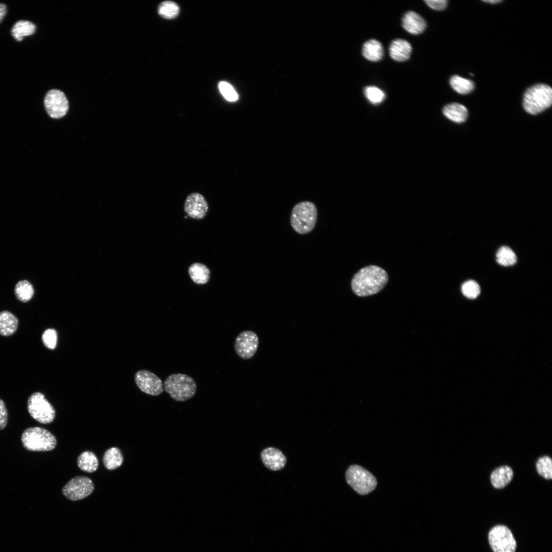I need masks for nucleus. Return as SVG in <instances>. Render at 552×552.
<instances>
[{"mask_svg": "<svg viewBox=\"0 0 552 552\" xmlns=\"http://www.w3.org/2000/svg\"><path fill=\"white\" fill-rule=\"evenodd\" d=\"M412 51L411 44L407 41L396 39L392 41L389 47L390 57L395 61L403 62L407 60Z\"/></svg>", "mask_w": 552, "mask_h": 552, "instance_id": "dca6fc26", "label": "nucleus"}, {"mask_svg": "<svg viewBox=\"0 0 552 552\" xmlns=\"http://www.w3.org/2000/svg\"><path fill=\"white\" fill-rule=\"evenodd\" d=\"M403 28L408 33L418 35L422 33L426 27L425 19L417 13L410 11L407 12L403 17Z\"/></svg>", "mask_w": 552, "mask_h": 552, "instance_id": "2eb2a0df", "label": "nucleus"}, {"mask_svg": "<svg viewBox=\"0 0 552 552\" xmlns=\"http://www.w3.org/2000/svg\"><path fill=\"white\" fill-rule=\"evenodd\" d=\"M135 381L139 389L151 396H158L164 390L161 379L148 370H140L135 374Z\"/></svg>", "mask_w": 552, "mask_h": 552, "instance_id": "f8f14e48", "label": "nucleus"}, {"mask_svg": "<svg viewBox=\"0 0 552 552\" xmlns=\"http://www.w3.org/2000/svg\"><path fill=\"white\" fill-rule=\"evenodd\" d=\"M489 541L494 552H515L516 548L512 532L504 525H497L491 530Z\"/></svg>", "mask_w": 552, "mask_h": 552, "instance_id": "6e6552de", "label": "nucleus"}, {"mask_svg": "<svg viewBox=\"0 0 552 552\" xmlns=\"http://www.w3.org/2000/svg\"><path fill=\"white\" fill-rule=\"evenodd\" d=\"M44 103L48 114L54 119L63 117L68 109V101L65 95L58 89L49 90L45 96Z\"/></svg>", "mask_w": 552, "mask_h": 552, "instance_id": "9b49d317", "label": "nucleus"}, {"mask_svg": "<svg viewBox=\"0 0 552 552\" xmlns=\"http://www.w3.org/2000/svg\"><path fill=\"white\" fill-rule=\"evenodd\" d=\"M424 2L431 9L439 11L445 9L448 3L447 0H426Z\"/></svg>", "mask_w": 552, "mask_h": 552, "instance_id": "f704fd0d", "label": "nucleus"}, {"mask_svg": "<svg viewBox=\"0 0 552 552\" xmlns=\"http://www.w3.org/2000/svg\"><path fill=\"white\" fill-rule=\"evenodd\" d=\"M158 12L165 18L172 19L179 14V8L177 4L173 2L166 1L159 5Z\"/></svg>", "mask_w": 552, "mask_h": 552, "instance_id": "cd10ccee", "label": "nucleus"}, {"mask_svg": "<svg viewBox=\"0 0 552 552\" xmlns=\"http://www.w3.org/2000/svg\"><path fill=\"white\" fill-rule=\"evenodd\" d=\"M552 103V89L545 84H537L528 88L523 96V105L530 114H537L549 107Z\"/></svg>", "mask_w": 552, "mask_h": 552, "instance_id": "20e7f679", "label": "nucleus"}, {"mask_svg": "<svg viewBox=\"0 0 552 552\" xmlns=\"http://www.w3.org/2000/svg\"><path fill=\"white\" fill-rule=\"evenodd\" d=\"M42 341L44 345L49 349H54L57 345V334L54 329H48L44 331L42 335Z\"/></svg>", "mask_w": 552, "mask_h": 552, "instance_id": "473e14b6", "label": "nucleus"}, {"mask_svg": "<svg viewBox=\"0 0 552 552\" xmlns=\"http://www.w3.org/2000/svg\"><path fill=\"white\" fill-rule=\"evenodd\" d=\"M259 345V338L256 333L247 330L241 332L236 338L234 348L242 359L247 360L256 354Z\"/></svg>", "mask_w": 552, "mask_h": 552, "instance_id": "9d476101", "label": "nucleus"}, {"mask_svg": "<svg viewBox=\"0 0 552 552\" xmlns=\"http://www.w3.org/2000/svg\"><path fill=\"white\" fill-rule=\"evenodd\" d=\"M388 280V274L384 269L376 265H369L355 274L351 281V288L356 295L367 296L380 292Z\"/></svg>", "mask_w": 552, "mask_h": 552, "instance_id": "f257e3e1", "label": "nucleus"}, {"mask_svg": "<svg viewBox=\"0 0 552 552\" xmlns=\"http://www.w3.org/2000/svg\"><path fill=\"white\" fill-rule=\"evenodd\" d=\"M261 458L264 466L272 471H278L283 468L286 463V458L278 449L267 447L261 453Z\"/></svg>", "mask_w": 552, "mask_h": 552, "instance_id": "4468645a", "label": "nucleus"}, {"mask_svg": "<svg viewBox=\"0 0 552 552\" xmlns=\"http://www.w3.org/2000/svg\"><path fill=\"white\" fill-rule=\"evenodd\" d=\"M539 474L546 479L552 478V461L550 457L544 456L539 458L536 463Z\"/></svg>", "mask_w": 552, "mask_h": 552, "instance_id": "c85d7f7f", "label": "nucleus"}, {"mask_svg": "<svg viewBox=\"0 0 552 552\" xmlns=\"http://www.w3.org/2000/svg\"><path fill=\"white\" fill-rule=\"evenodd\" d=\"M77 465L81 470L92 473L97 470L99 462L96 455L93 452L86 451L78 456Z\"/></svg>", "mask_w": 552, "mask_h": 552, "instance_id": "5701e85b", "label": "nucleus"}, {"mask_svg": "<svg viewBox=\"0 0 552 552\" xmlns=\"http://www.w3.org/2000/svg\"><path fill=\"white\" fill-rule=\"evenodd\" d=\"M197 384L191 376L181 373L168 376L164 382V388L172 399L183 402L193 398L197 392Z\"/></svg>", "mask_w": 552, "mask_h": 552, "instance_id": "f03ea898", "label": "nucleus"}, {"mask_svg": "<svg viewBox=\"0 0 552 552\" xmlns=\"http://www.w3.org/2000/svg\"><path fill=\"white\" fill-rule=\"evenodd\" d=\"M218 87L220 93L227 101L234 102L238 100V95L229 83L221 81L219 83Z\"/></svg>", "mask_w": 552, "mask_h": 552, "instance_id": "2f4dec72", "label": "nucleus"}, {"mask_svg": "<svg viewBox=\"0 0 552 552\" xmlns=\"http://www.w3.org/2000/svg\"><path fill=\"white\" fill-rule=\"evenodd\" d=\"M483 1L484 2L488 3H491V4H497V3H499L502 2V1H501V0H487V1Z\"/></svg>", "mask_w": 552, "mask_h": 552, "instance_id": "e433bc0d", "label": "nucleus"}, {"mask_svg": "<svg viewBox=\"0 0 552 552\" xmlns=\"http://www.w3.org/2000/svg\"><path fill=\"white\" fill-rule=\"evenodd\" d=\"M450 84L456 92L463 95L470 93L474 88V84L472 81L458 75L453 76L451 78Z\"/></svg>", "mask_w": 552, "mask_h": 552, "instance_id": "393cba45", "label": "nucleus"}, {"mask_svg": "<svg viewBox=\"0 0 552 552\" xmlns=\"http://www.w3.org/2000/svg\"><path fill=\"white\" fill-rule=\"evenodd\" d=\"M184 211L187 216L194 219H202L209 211L208 203L204 196L198 192L189 194L184 203Z\"/></svg>", "mask_w": 552, "mask_h": 552, "instance_id": "ddd939ff", "label": "nucleus"}, {"mask_svg": "<svg viewBox=\"0 0 552 552\" xmlns=\"http://www.w3.org/2000/svg\"><path fill=\"white\" fill-rule=\"evenodd\" d=\"M443 113L448 119L458 123L464 122L468 114L467 108L457 103H452L445 106L443 109Z\"/></svg>", "mask_w": 552, "mask_h": 552, "instance_id": "6ab92c4d", "label": "nucleus"}, {"mask_svg": "<svg viewBox=\"0 0 552 552\" xmlns=\"http://www.w3.org/2000/svg\"><path fill=\"white\" fill-rule=\"evenodd\" d=\"M36 29V26L32 22L28 20H19L13 26L11 30L12 35L17 41H21L24 37L33 34Z\"/></svg>", "mask_w": 552, "mask_h": 552, "instance_id": "b1692460", "label": "nucleus"}, {"mask_svg": "<svg viewBox=\"0 0 552 552\" xmlns=\"http://www.w3.org/2000/svg\"><path fill=\"white\" fill-rule=\"evenodd\" d=\"M7 12V8L5 4H0V22L3 20Z\"/></svg>", "mask_w": 552, "mask_h": 552, "instance_id": "c9c22d12", "label": "nucleus"}, {"mask_svg": "<svg viewBox=\"0 0 552 552\" xmlns=\"http://www.w3.org/2000/svg\"><path fill=\"white\" fill-rule=\"evenodd\" d=\"M14 292L18 300L22 302H27L32 298L34 289L30 282L27 280H21L16 285Z\"/></svg>", "mask_w": 552, "mask_h": 552, "instance_id": "a878e982", "label": "nucleus"}, {"mask_svg": "<svg viewBox=\"0 0 552 552\" xmlns=\"http://www.w3.org/2000/svg\"><path fill=\"white\" fill-rule=\"evenodd\" d=\"M8 422V411L4 402L0 399V430L4 429Z\"/></svg>", "mask_w": 552, "mask_h": 552, "instance_id": "72a5a7b5", "label": "nucleus"}, {"mask_svg": "<svg viewBox=\"0 0 552 552\" xmlns=\"http://www.w3.org/2000/svg\"><path fill=\"white\" fill-rule=\"evenodd\" d=\"M18 321L17 317L8 311L0 312V335L8 336L16 331Z\"/></svg>", "mask_w": 552, "mask_h": 552, "instance_id": "aec40b11", "label": "nucleus"}, {"mask_svg": "<svg viewBox=\"0 0 552 552\" xmlns=\"http://www.w3.org/2000/svg\"><path fill=\"white\" fill-rule=\"evenodd\" d=\"M513 472L511 467L503 466L495 469L491 474L492 486L496 489L505 487L512 480Z\"/></svg>", "mask_w": 552, "mask_h": 552, "instance_id": "f3484780", "label": "nucleus"}, {"mask_svg": "<svg viewBox=\"0 0 552 552\" xmlns=\"http://www.w3.org/2000/svg\"><path fill=\"white\" fill-rule=\"evenodd\" d=\"M21 440L24 448L31 451H51L57 445L55 436L47 429L39 427L25 429Z\"/></svg>", "mask_w": 552, "mask_h": 552, "instance_id": "39448f33", "label": "nucleus"}, {"mask_svg": "<svg viewBox=\"0 0 552 552\" xmlns=\"http://www.w3.org/2000/svg\"><path fill=\"white\" fill-rule=\"evenodd\" d=\"M189 274L193 282L198 285L206 284L210 279V271L204 264L195 263L190 266Z\"/></svg>", "mask_w": 552, "mask_h": 552, "instance_id": "412c9836", "label": "nucleus"}, {"mask_svg": "<svg viewBox=\"0 0 552 552\" xmlns=\"http://www.w3.org/2000/svg\"><path fill=\"white\" fill-rule=\"evenodd\" d=\"M93 481L88 477L78 476L71 479L62 488L64 496L72 501L82 499L90 495L94 490Z\"/></svg>", "mask_w": 552, "mask_h": 552, "instance_id": "1a4fd4ad", "label": "nucleus"}, {"mask_svg": "<svg viewBox=\"0 0 552 552\" xmlns=\"http://www.w3.org/2000/svg\"><path fill=\"white\" fill-rule=\"evenodd\" d=\"M103 464L106 469L114 470L123 464V456L121 450L117 447H111L107 449L103 457Z\"/></svg>", "mask_w": 552, "mask_h": 552, "instance_id": "4be33fe9", "label": "nucleus"}, {"mask_svg": "<svg viewBox=\"0 0 552 552\" xmlns=\"http://www.w3.org/2000/svg\"><path fill=\"white\" fill-rule=\"evenodd\" d=\"M317 217V211L315 204L310 201H301L292 209L291 225L297 233L306 234L314 228Z\"/></svg>", "mask_w": 552, "mask_h": 552, "instance_id": "7ed1b4c3", "label": "nucleus"}, {"mask_svg": "<svg viewBox=\"0 0 552 552\" xmlns=\"http://www.w3.org/2000/svg\"><path fill=\"white\" fill-rule=\"evenodd\" d=\"M383 48L382 44L376 39H370L363 45L362 54L367 60L376 62L380 60L383 56Z\"/></svg>", "mask_w": 552, "mask_h": 552, "instance_id": "a211bd4d", "label": "nucleus"}, {"mask_svg": "<svg viewBox=\"0 0 552 552\" xmlns=\"http://www.w3.org/2000/svg\"><path fill=\"white\" fill-rule=\"evenodd\" d=\"M27 407L30 416L41 424L51 423L55 419L54 407L40 392L34 393L29 397Z\"/></svg>", "mask_w": 552, "mask_h": 552, "instance_id": "0eeeda50", "label": "nucleus"}, {"mask_svg": "<svg viewBox=\"0 0 552 552\" xmlns=\"http://www.w3.org/2000/svg\"><path fill=\"white\" fill-rule=\"evenodd\" d=\"M348 484L360 495H366L376 487L377 481L370 471L358 465H351L345 474Z\"/></svg>", "mask_w": 552, "mask_h": 552, "instance_id": "423d86ee", "label": "nucleus"}, {"mask_svg": "<svg viewBox=\"0 0 552 552\" xmlns=\"http://www.w3.org/2000/svg\"><path fill=\"white\" fill-rule=\"evenodd\" d=\"M462 291L466 297L469 298H475L479 294L480 289L479 285L475 281L469 280L462 285Z\"/></svg>", "mask_w": 552, "mask_h": 552, "instance_id": "7c9ffc66", "label": "nucleus"}, {"mask_svg": "<svg viewBox=\"0 0 552 552\" xmlns=\"http://www.w3.org/2000/svg\"><path fill=\"white\" fill-rule=\"evenodd\" d=\"M364 94L367 99L374 104L381 103L385 97V93L381 89L375 86H369L365 87Z\"/></svg>", "mask_w": 552, "mask_h": 552, "instance_id": "c756f323", "label": "nucleus"}, {"mask_svg": "<svg viewBox=\"0 0 552 552\" xmlns=\"http://www.w3.org/2000/svg\"><path fill=\"white\" fill-rule=\"evenodd\" d=\"M496 257L497 263L504 266L513 265L517 261L515 254L511 248L507 246H503L499 248Z\"/></svg>", "mask_w": 552, "mask_h": 552, "instance_id": "bb28decb", "label": "nucleus"}]
</instances>
